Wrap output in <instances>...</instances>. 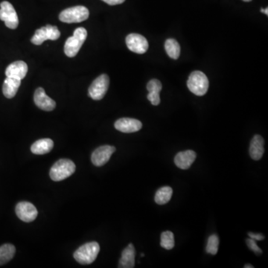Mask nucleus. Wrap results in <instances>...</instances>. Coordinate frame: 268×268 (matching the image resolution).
<instances>
[{
	"label": "nucleus",
	"mask_w": 268,
	"mask_h": 268,
	"mask_svg": "<svg viewBox=\"0 0 268 268\" xmlns=\"http://www.w3.org/2000/svg\"><path fill=\"white\" fill-rule=\"evenodd\" d=\"M99 251V244L95 241H93L80 246L74 252L73 256L80 265H90L96 259Z\"/></svg>",
	"instance_id": "f257e3e1"
},
{
	"label": "nucleus",
	"mask_w": 268,
	"mask_h": 268,
	"mask_svg": "<svg viewBox=\"0 0 268 268\" xmlns=\"http://www.w3.org/2000/svg\"><path fill=\"white\" fill-rule=\"evenodd\" d=\"M76 169V165L70 159H59L51 167L50 177L55 182L62 181L73 174Z\"/></svg>",
	"instance_id": "f03ea898"
},
{
	"label": "nucleus",
	"mask_w": 268,
	"mask_h": 268,
	"mask_svg": "<svg viewBox=\"0 0 268 268\" xmlns=\"http://www.w3.org/2000/svg\"><path fill=\"white\" fill-rule=\"evenodd\" d=\"M209 82L208 78L201 71H194L187 80L189 90L198 96H203L207 93Z\"/></svg>",
	"instance_id": "7ed1b4c3"
},
{
	"label": "nucleus",
	"mask_w": 268,
	"mask_h": 268,
	"mask_svg": "<svg viewBox=\"0 0 268 268\" xmlns=\"http://www.w3.org/2000/svg\"><path fill=\"white\" fill-rule=\"evenodd\" d=\"M87 37V32L84 28H78L75 30L74 34L69 37L64 46V52L66 56L73 58L79 53L82 45L85 42Z\"/></svg>",
	"instance_id": "20e7f679"
},
{
	"label": "nucleus",
	"mask_w": 268,
	"mask_h": 268,
	"mask_svg": "<svg viewBox=\"0 0 268 268\" xmlns=\"http://www.w3.org/2000/svg\"><path fill=\"white\" fill-rule=\"evenodd\" d=\"M90 12L86 7L78 5L66 8L59 15L61 22L66 23H77L84 21L88 19Z\"/></svg>",
	"instance_id": "39448f33"
},
{
	"label": "nucleus",
	"mask_w": 268,
	"mask_h": 268,
	"mask_svg": "<svg viewBox=\"0 0 268 268\" xmlns=\"http://www.w3.org/2000/svg\"><path fill=\"white\" fill-rule=\"evenodd\" d=\"M110 79L108 75L98 76L89 87V95L94 100L102 99L109 88Z\"/></svg>",
	"instance_id": "423d86ee"
},
{
	"label": "nucleus",
	"mask_w": 268,
	"mask_h": 268,
	"mask_svg": "<svg viewBox=\"0 0 268 268\" xmlns=\"http://www.w3.org/2000/svg\"><path fill=\"white\" fill-rule=\"evenodd\" d=\"M61 37V32L56 26L47 25L44 27L37 29L31 41L34 45H41L46 40H56Z\"/></svg>",
	"instance_id": "0eeeda50"
},
{
	"label": "nucleus",
	"mask_w": 268,
	"mask_h": 268,
	"mask_svg": "<svg viewBox=\"0 0 268 268\" xmlns=\"http://www.w3.org/2000/svg\"><path fill=\"white\" fill-rule=\"evenodd\" d=\"M0 19L5 22L6 27L15 29L19 25L17 14L13 5L9 2L4 1L0 4Z\"/></svg>",
	"instance_id": "6e6552de"
},
{
	"label": "nucleus",
	"mask_w": 268,
	"mask_h": 268,
	"mask_svg": "<svg viewBox=\"0 0 268 268\" xmlns=\"http://www.w3.org/2000/svg\"><path fill=\"white\" fill-rule=\"evenodd\" d=\"M126 45L130 51L140 55L145 53L148 49V42L146 38L141 34L135 33L127 36Z\"/></svg>",
	"instance_id": "1a4fd4ad"
},
{
	"label": "nucleus",
	"mask_w": 268,
	"mask_h": 268,
	"mask_svg": "<svg viewBox=\"0 0 268 268\" xmlns=\"http://www.w3.org/2000/svg\"><path fill=\"white\" fill-rule=\"evenodd\" d=\"M16 214L17 217L23 221L30 223L35 220L38 212L32 204L26 201L18 203L16 206Z\"/></svg>",
	"instance_id": "9d476101"
},
{
	"label": "nucleus",
	"mask_w": 268,
	"mask_h": 268,
	"mask_svg": "<svg viewBox=\"0 0 268 268\" xmlns=\"http://www.w3.org/2000/svg\"><path fill=\"white\" fill-rule=\"evenodd\" d=\"M116 151V148L111 145H103L95 149L92 154V162L95 166H104L110 159L112 154Z\"/></svg>",
	"instance_id": "9b49d317"
},
{
	"label": "nucleus",
	"mask_w": 268,
	"mask_h": 268,
	"mask_svg": "<svg viewBox=\"0 0 268 268\" xmlns=\"http://www.w3.org/2000/svg\"><path fill=\"white\" fill-rule=\"evenodd\" d=\"M34 101L36 106L43 110H53L56 107L55 101L46 94L45 90L42 87H39L35 90Z\"/></svg>",
	"instance_id": "f8f14e48"
},
{
	"label": "nucleus",
	"mask_w": 268,
	"mask_h": 268,
	"mask_svg": "<svg viewBox=\"0 0 268 268\" xmlns=\"http://www.w3.org/2000/svg\"><path fill=\"white\" fill-rule=\"evenodd\" d=\"M115 128L122 133H135L141 130L142 124L140 121L131 118H122L115 122Z\"/></svg>",
	"instance_id": "ddd939ff"
},
{
	"label": "nucleus",
	"mask_w": 268,
	"mask_h": 268,
	"mask_svg": "<svg viewBox=\"0 0 268 268\" xmlns=\"http://www.w3.org/2000/svg\"><path fill=\"white\" fill-rule=\"evenodd\" d=\"M28 73V65L23 61H15L11 63L5 70L6 77L15 78V79H24Z\"/></svg>",
	"instance_id": "4468645a"
},
{
	"label": "nucleus",
	"mask_w": 268,
	"mask_h": 268,
	"mask_svg": "<svg viewBox=\"0 0 268 268\" xmlns=\"http://www.w3.org/2000/svg\"><path fill=\"white\" fill-rule=\"evenodd\" d=\"M196 159V153L194 151L188 150V151H181L176 155L174 158V163L179 169H189Z\"/></svg>",
	"instance_id": "2eb2a0df"
},
{
	"label": "nucleus",
	"mask_w": 268,
	"mask_h": 268,
	"mask_svg": "<svg viewBox=\"0 0 268 268\" xmlns=\"http://www.w3.org/2000/svg\"><path fill=\"white\" fill-rule=\"evenodd\" d=\"M136 251L133 244H128L122 253L119 268H133L135 266Z\"/></svg>",
	"instance_id": "dca6fc26"
},
{
	"label": "nucleus",
	"mask_w": 268,
	"mask_h": 268,
	"mask_svg": "<svg viewBox=\"0 0 268 268\" xmlns=\"http://www.w3.org/2000/svg\"><path fill=\"white\" fill-rule=\"evenodd\" d=\"M265 140L260 135H255L251 140L250 146V155L254 160H259L262 159L265 152Z\"/></svg>",
	"instance_id": "f3484780"
},
{
	"label": "nucleus",
	"mask_w": 268,
	"mask_h": 268,
	"mask_svg": "<svg viewBox=\"0 0 268 268\" xmlns=\"http://www.w3.org/2000/svg\"><path fill=\"white\" fill-rule=\"evenodd\" d=\"M21 84V80L15 78L7 77L4 80L2 92L7 98H12L16 95Z\"/></svg>",
	"instance_id": "a211bd4d"
},
{
	"label": "nucleus",
	"mask_w": 268,
	"mask_h": 268,
	"mask_svg": "<svg viewBox=\"0 0 268 268\" xmlns=\"http://www.w3.org/2000/svg\"><path fill=\"white\" fill-rule=\"evenodd\" d=\"M54 147V142L51 139H41L37 140L31 146V151L37 155L48 154Z\"/></svg>",
	"instance_id": "6ab92c4d"
},
{
	"label": "nucleus",
	"mask_w": 268,
	"mask_h": 268,
	"mask_svg": "<svg viewBox=\"0 0 268 268\" xmlns=\"http://www.w3.org/2000/svg\"><path fill=\"white\" fill-rule=\"evenodd\" d=\"M16 252L15 246L5 244L0 247V265H3L12 260Z\"/></svg>",
	"instance_id": "aec40b11"
},
{
	"label": "nucleus",
	"mask_w": 268,
	"mask_h": 268,
	"mask_svg": "<svg viewBox=\"0 0 268 268\" xmlns=\"http://www.w3.org/2000/svg\"><path fill=\"white\" fill-rule=\"evenodd\" d=\"M166 53L172 59H178L180 55V46L177 40L169 38L165 43Z\"/></svg>",
	"instance_id": "412c9836"
},
{
	"label": "nucleus",
	"mask_w": 268,
	"mask_h": 268,
	"mask_svg": "<svg viewBox=\"0 0 268 268\" xmlns=\"http://www.w3.org/2000/svg\"><path fill=\"white\" fill-rule=\"evenodd\" d=\"M173 190L170 187H164L159 189L155 194V202L159 205H164L169 202L172 198Z\"/></svg>",
	"instance_id": "4be33fe9"
},
{
	"label": "nucleus",
	"mask_w": 268,
	"mask_h": 268,
	"mask_svg": "<svg viewBox=\"0 0 268 268\" xmlns=\"http://www.w3.org/2000/svg\"><path fill=\"white\" fill-rule=\"evenodd\" d=\"M160 245L164 249H173V247H174V237L172 232H163L161 234Z\"/></svg>",
	"instance_id": "5701e85b"
},
{
	"label": "nucleus",
	"mask_w": 268,
	"mask_h": 268,
	"mask_svg": "<svg viewBox=\"0 0 268 268\" xmlns=\"http://www.w3.org/2000/svg\"><path fill=\"white\" fill-rule=\"evenodd\" d=\"M219 238L216 235H212L208 239L206 245V252L208 253L215 255L219 251Z\"/></svg>",
	"instance_id": "b1692460"
},
{
	"label": "nucleus",
	"mask_w": 268,
	"mask_h": 268,
	"mask_svg": "<svg viewBox=\"0 0 268 268\" xmlns=\"http://www.w3.org/2000/svg\"><path fill=\"white\" fill-rule=\"evenodd\" d=\"M162 83L158 79H151L147 84V90L148 92H154L159 94L162 90Z\"/></svg>",
	"instance_id": "393cba45"
},
{
	"label": "nucleus",
	"mask_w": 268,
	"mask_h": 268,
	"mask_svg": "<svg viewBox=\"0 0 268 268\" xmlns=\"http://www.w3.org/2000/svg\"><path fill=\"white\" fill-rule=\"evenodd\" d=\"M246 243H247V245L248 246L250 249H251V251H253L255 253H262V250L259 248V246L257 245L255 240L252 239V238H248V239L246 240Z\"/></svg>",
	"instance_id": "a878e982"
},
{
	"label": "nucleus",
	"mask_w": 268,
	"mask_h": 268,
	"mask_svg": "<svg viewBox=\"0 0 268 268\" xmlns=\"http://www.w3.org/2000/svg\"><path fill=\"white\" fill-rule=\"evenodd\" d=\"M148 99L151 101V104L154 106H158L160 103V97H159V94L158 93H154V92H149L148 96H147Z\"/></svg>",
	"instance_id": "bb28decb"
},
{
	"label": "nucleus",
	"mask_w": 268,
	"mask_h": 268,
	"mask_svg": "<svg viewBox=\"0 0 268 268\" xmlns=\"http://www.w3.org/2000/svg\"><path fill=\"white\" fill-rule=\"evenodd\" d=\"M248 236H250V238L255 240V241H262V240L265 239V236L259 234V233H249Z\"/></svg>",
	"instance_id": "cd10ccee"
},
{
	"label": "nucleus",
	"mask_w": 268,
	"mask_h": 268,
	"mask_svg": "<svg viewBox=\"0 0 268 268\" xmlns=\"http://www.w3.org/2000/svg\"><path fill=\"white\" fill-rule=\"evenodd\" d=\"M102 1L110 5H116L123 3L126 0H102Z\"/></svg>",
	"instance_id": "c85d7f7f"
},
{
	"label": "nucleus",
	"mask_w": 268,
	"mask_h": 268,
	"mask_svg": "<svg viewBox=\"0 0 268 268\" xmlns=\"http://www.w3.org/2000/svg\"><path fill=\"white\" fill-rule=\"evenodd\" d=\"M261 12H262V13L265 14V15H266L267 16H268V8H265V9H264V8H262V9H261Z\"/></svg>",
	"instance_id": "c756f323"
},
{
	"label": "nucleus",
	"mask_w": 268,
	"mask_h": 268,
	"mask_svg": "<svg viewBox=\"0 0 268 268\" xmlns=\"http://www.w3.org/2000/svg\"><path fill=\"white\" fill-rule=\"evenodd\" d=\"M253 268L254 267L251 265H246L245 266H244V268Z\"/></svg>",
	"instance_id": "7c9ffc66"
},
{
	"label": "nucleus",
	"mask_w": 268,
	"mask_h": 268,
	"mask_svg": "<svg viewBox=\"0 0 268 268\" xmlns=\"http://www.w3.org/2000/svg\"><path fill=\"white\" fill-rule=\"evenodd\" d=\"M242 1H244V2H251V1H252V0H242Z\"/></svg>",
	"instance_id": "2f4dec72"
}]
</instances>
